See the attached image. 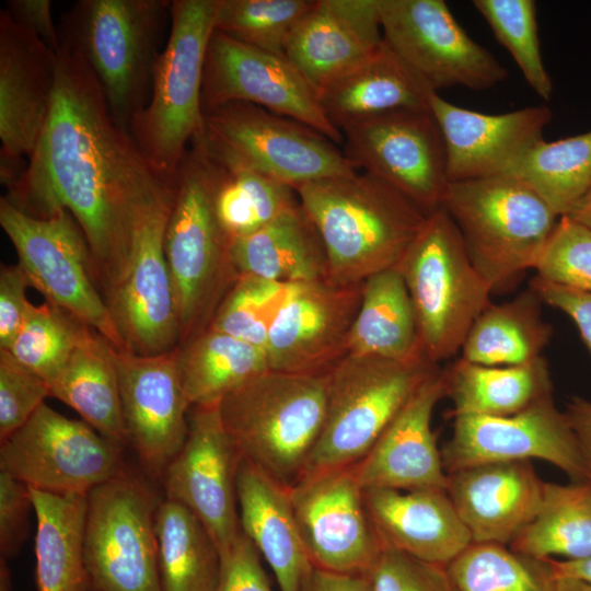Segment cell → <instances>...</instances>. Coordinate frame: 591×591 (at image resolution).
<instances>
[{"label":"cell","instance_id":"obj_2","mask_svg":"<svg viewBox=\"0 0 591 591\" xmlns=\"http://www.w3.org/2000/svg\"><path fill=\"white\" fill-rule=\"evenodd\" d=\"M296 193L324 244L328 280L337 285L396 267L429 216L368 173L309 182Z\"/></svg>","mask_w":591,"mask_h":591},{"label":"cell","instance_id":"obj_23","mask_svg":"<svg viewBox=\"0 0 591 591\" xmlns=\"http://www.w3.org/2000/svg\"><path fill=\"white\" fill-rule=\"evenodd\" d=\"M429 105L443 136L449 182L511 175L553 119L546 105L493 115L454 105L438 92Z\"/></svg>","mask_w":591,"mask_h":591},{"label":"cell","instance_id":"obj_22","mask_svg":"<svg viewBox=\"0 0 591 591\" xmlns=\"http://www.w3.org/2000/svg\"><path fill=\"white\" fill-rule=\"evenodd\" d=\"M179 347L155 355L116 351L125 426L147 474L161 482L188 432V405L179 374Z\"/></svg>","mask_w":591,"mask_h":591},{"label":"cell","instance_id":"obj_16","mask_svg":"<svg viewBox=\"0 0 591 591\" xmlns=\"http://www.w3.org/2000/svg\"><path fill=\"white\" fill-rule=\"evenodd\" d=\"M230 102L252 103L296 119L343 144V134L328 120L317 93L286 55L251 47L213 30L204 63L202 113Z\"/></svg>","mask_w":591,"mask_h":591},{"label":"cell","instance_id":"obj_58","mask_svg":"<svg viewBox=\"0 0 591 591\" xmlns=\"http://www.w3.org/2000/svg\"><path fill=\"white\" fill-rule=\"evenodd\" d=\"M566 216H570L575 220L591 228V187L580 199L573 210Z\"/></svg>","mask_w":591,"mask_h":591},{"label":"cell","instance_id":"obj_41","mask_svg":"<svg viewBox=\"0 0 591 591\" xmlns=\"http://www.w3.org/2000/svg\"><path fill=\"white\" fill-rule=\"evenodd\" d=\"M511 175L533 188L559 217L569 215L591 187V130L541 140Z\"/></svg>","mask_w":591,"mask_h":591},{"label":"cell","instance_id":"obj_52","mask_svg":"<svg viewBox=\"0 0 591 591\" xmlns=\"http://www.w3.org/2000/svg\"><path fill=\"white\" fill-rule=\"evenodd\" d=\"M30 280L19 264L0 268V349H8L23 325L31 302Z\"/></svg>","mask_w":591,"mask_h":591},{"label":"cell","instance_id":"obj_25","mask_svg":"<svg viewBox=\"0 0 591 591\" xmlns=\"http://www.w3.org/2000/svg\"><path fill=\"white\" fill-rule=\"evenodd\" d=\"M445 396V376L440 368L419 386L370 451L352 465L363 488L447 490L448 473L431 428L433 409Z\"/></svg>","mask_w":591,"mask_h":591},{"label":"cell","instance_id":"obj_55","mask_svg":"<svg viewBox=\"0 0 591 591\" xmlns=\"http://www.w3.org/2000/svg\"><path fill=\"white\" fill-rule=\"evenodd\" d=\"M576 436L580 453L591 480V402L576 396L566 405L564 410Z\"/></svg>","mask_w":591,"mask_h":591},{"label":"cell","instance_id":"obj_12","mask_svg":"<svg viewBox=\"0 0 591 591\" xmlns=\"http://www.w3.org/2000/svg\"><path fill=\"white\" fill-rule=\"evenodd\" d=\"M197 136L211 150L294 190L309 182L358 172L327 137L252 103L230 102L204 112Z\"/></svg>","mask_w":591,"mask_h":591},{"label":"cell","instance_id":"obj_9","mask_svg":"<svg viewBox=\"0 0 591 591\" xmlns=\"http://www.w3.org/2000/svg\"><path fill=\"white\" fill-rule=\"evenodd\" d=\"M396 268L413 302L425 355L437 364L450 359L491 303L493 291L442 208L428 216Z\"/></svg>","mask_w":591,"mask_h":591},{"label":"cell","instance_id":"obj_51","mask_svg":"<svg viewBox=\"0 0 591 591\" xmlns=\"http://www.w3.org/2000/svg\"><path fill=\"white\" fill-rule=\"evenodd\" d=\"M213 591H273L260 554L242 531L220 555L219 578Z\"/></svg>","mask_w":591,"mask_h":591},{"label":"cell","instance_id":"obj_47","mask_svg":"<svg viewBox=\"0 0 591 591\" xmlns=\"http://www.w3.org/2000/svg\"><path fill=\"white\" fill-rule=\"evenodd\" d=\"M534 269L546 282L591 292V228L560 216Z\"/></svg>","mask_w":591,"mask_h":591},{"label":"cell","instance_id":"obj_14","mask_svg":"<svg viewBox=\"0 0 591 591\" xmlns=\"http://www.w3.org/2000/svg\"><path fill=\"white\" fill-rule=\"evenodd\" d=\"M343 152L357 170L390 184L427 215L449 185L443 136L431 111L401 108L341 129Z\"/></svg>","mask_w":591,"mask_h":591},{"label":"cell","instance_id":"obj_18","mask_svg":"<svg viewBox=\"0 0 591 591\" xmlns=\"http://www.w3.org/2000/svg\"><path fill=\"white\" fill-rule=\"evenodd\" d=\"M441 453L447 473L486 463L542 460L573 482L589 480L576 436L553 395L510 416L453 417Z\"/></svg>","mask_w":591,"mask_h":591},{"label":"cell","instance_id":"obj_37","mask_svg":"<svg viewBox=\"0 0 591 591\" xmlns=\"http://www.w3.org/2000/svg\"><path fill=\"white\" fill-rule=\"evenodd\" d=\"M509 546L540 560L591 557V480L544 482L536 514Z\"/></svg>","mask_w":591,"mask_h":591},{"label":"cell","instance_id":"obj_26","mask_svg":"<svg viewBox=\"0 0 591 591\" xmlns=\"http://www.w3.org/2000/svg\"><path fill=\"white\" fill-rule=\"evenodd\" d=\"M543 485L531 461L499 462L448 473L447 493L472 543L509 545L536 514Z\"/></svg>","mask_w":591,"mask_h":591},{"label":"cell","instance_id":"obj_50","mask_svg":"<svg viewBox=\"0 0 591 591\" xmlns=\"http://www.w3.org/2000/svg\"><path fill=\"white\" fill-rule=\"evenodd\" d=\"M31 511H34L31 489L0 472V554L7 560L20 552L27 537Z\"/></svg>","mask_w":591,"mask_h":591},{"label":"cell","instance_id":"obj_20","mask_svg":"<svg viewBox=\"0 0 591 591\" xmlns=\"http://www.w3.org/2000/svg\"><path fill=\"white\" fill-rule=\"evenodd\" d=\"M173 199L174 195L160 200L141 215L134 230L125 278L106 298L127 349L138 355L179 347V325L164 250Z\"/></svg>","mask_w":591,"mask_h":591},{"label":"cell","instance_id":"obj_32","mask_svg":"<svg viewBox=\"0 0 591 591\" xmlns=\"http://www.w3.org/2000/svg\"><path fill=\"white\" fill-rule=\"evenodd\" d=\"M117 349L88 327L63 369L49 385L55 397L120 448L129 445L116 364Z\"/></svg>","mask_w":591,"mask_h":591},{"label":"cell","instance_id":"obj_30","mask_svg":"<svg viewBox=\"0 0 591 591\" xmlns=\"http://www.w3.org/2000/svg\"><path fill=\"white\" fill-rule=\"evenodd\" d=\"M431 90L384 42L318 92L328 120L341 131L385 112L430 111Z\"/></svg>","mask_w":591,"mask_h":591},{"label":"cell","instance_id":"obj_29","mask_svg":"<svg viewBox=\"0 0 591 591\" xmlns=\"http://www.w3.org/2000/svg\"><path fill=\"white\" fill-rule=\"evenodd\" d=\"M236 491L242 533L270 566L280 591H302L312 564L299 531L290 487L242 459Z\"/></svg>","mask_w":591,"mask_h":591},{"label":"cell","instance_id":"obj_33","mask_svg":"<svg viewBox=\"0 0 591 591\" xmlns=\"http://www.w3.org/2000/svg\"><path fill=\"white\" fill-rule=\"evenodd\" d=\"M347 354L396 361L427 358L410 296L396 267L362 282L361 302L349 332Z\"/></svg>","mask_w":591,"mask_h":591},{"label":"cell","instance_id":"obj_34","mask_svg":"<svg viewBox=\"0 0 591 591\" xmlns=\"http://www.w3.org/2000/svg\"><path fill=\"white\" fill-rule=\"evenodd\" d=\"M450 416H510L553 395L548 363L544 357L521 366H483L459 358L443 369Z\"/></svg>","mask_w":591,"mask_h":591},{"label":"cell","instance_id":"obj_31","mask_svg":"<svg viewBox=\"0 0 591 591\" xmlns=\"http://www.w3.org/2000/svg\"><path fill=\"white\" fill-rule=\"evenodd\" d=\"M231 255L240 277L283 285L328 279L324 244L301 205L233 240Z\"/></svg>","mask_w":591,"mask_h":591},{"label":"cell","instance_id":"obj_28","mask_svg":"<svg viewBox=\"0 0 591 591\" xmlns=\"http://www.w3.org/2000/svg\"><path fill=\"white\" fill-rule=\"evenodd\" d=\"M372 523L386 546L447 566L472 538L445 489L364 488Z\"/></svg>","mask_w":591,"mask_h":591},{"label":"cell","instance_id":"obj_42","mask_svg":"<svg viewBox=\"0 0 591 591\" xmlns=\"http://www.w3.org/2000/svg\"><path fill=\"white\" fill-rule=\"evenodd\" d=\"M445 569L456 591H554L557 580L548 559L496 543H471Z\"/></svg>","mask_w":591,"mask_h":591},{"label":"cell","instance_id":"obj_56","mask_svg":"<svg viewBox=\"0 0 591 591\" xmlns=\"http://www.w3.org/2000/svg\"><path fill=\"white\" fill-rule=\"evenodd\" d=\"M302 591H370L366 575L334 572L312 565Z\"/></svg>","mask_w":591,"mask_h":591},{"label":"cell","instance_id":"obj_59","mask_svg":"<svg viewBox=\"0 0 591 591\" xmlns=\"http://www.w3.org/2000/svg\"><path fill=\"white\" fill-rule=\"evenodd\" d=\"M554 591H591V584L573 578H557Z\"/></svg>","mask_w":591,"mask_h":591},{"label":"cell","instance_id":"obj_13","mask_svg":"<svg viewBox=\"0 0 591 591\" xmlns=\"http://www.w3.org/2000/svg\"><path fill=\"white\" fill-rule=\"evenodd\" d=\"M121 450L85 421L70 419L44 403L0 442V472L31 489L88 496L128 470Z\"/></svg>","mask_w":591,"mask_h":591},{"label":"cell","instance_id":"obj_49","mask_svg":"<svg viewBox=\"0 0 591 591\" xmlns=\"http://www.w3.org/2000/svg\"><path fill=\"white\" fill-rule=\"evenodd\" d=\"M370 591H456L445 566L384 545L366 573Z\"/></svg>","mask_w":591,"mask_h":591},{"label":"cell","instance_id":"obj_39","mask_svg":"<svg viewBox=\"0 0 591 591\" xmlns=\"http://www.w3.org/2000/svg\"><path fill=\"white\" fill-rule=\"evenodd\" d=\"M216 169L215 204L233 240L250 235L300 205L296 190L210 148L196 136Z\"/></svg>","mask_w":591,"mask_h":591},{"label":"cell","instance_id":"obj_5","mask_svg":"<svg viewBox=\"0 0 591 591\" xmlns=\"http://www.w3.org/2000/svg\"><path fill=\"white\" fill-rule=\"evenodd\" d=\"M217 9L218 0L171 1V30L154 66L150 97L130 124L146 160L170 181L204 128V63Z\"/></svg>","mask_w":591,"mask_h":591},{"label":"cell","instance_id":"obj_10","mask_svg":"<svg viewBox=\"0 0 591 591\" xmlns=\"http://www.w3.org/2000/svg\"><path fill=\"white\" fill-rule=\"evenodd\" d=\"M0 225L14 246L31 287L46 301L104 336L117 350H128L105 299L97 289L88 240L68 210L34 218L0 199Z\"/></svg>","mask_w":591,"mask_h":591},{"label":"cell","instance_id":"obj_7","mask_svg":"<svg viewBox=\"0 0 591 591\" xmlns=\"http://www.w3.org/2000/svg\"><path fill=\"white\" fill-rule=\"evenodd\" d=\"M170 0H80L62 22L96 77L109 112L123 129L147 105Z\"/></svg>","mask_w":591,"mask_h":591},{"label":"cell","instance_id":"obj_17","mask_svg":"<svg viewBox=\"0 0 591 591\" xmlns=\"http://www.w3.org/2000/svg\"><path fill=\"white\" fill-rule=\"evenodd\" d=\"M299 531L314 567L366 575L384 544L352 465L301 477L290 487Z\"/></svg>","mask_w":591,"mask_h":591},{"label":"cell","instance_id":"obj_15","mask_svg":"<svg viewBox=\"0 0 591 591\" xmlns=\"http://www.w3.org/2000/svg\"><path fill=\"white\" fill-rule=\"evenodd\" d=\"M387 46L433 91L463 86L486 91L507 69L479 45L442 0H379Z\"/></svg>","mask_w":591,"mask_h":591},{"label":"cell","instance_id":"obj_48","mask_svg":"<svg viewBox=\"0 0 591 591\" xmlns=\"http://www.w3.org/2000/svg\"><path fill=\"white\" fill-rule=\"evenodd\" d=\"M50 397L49 384L0 349V442L19 430Z\"/></svg>","mask_w":591,"mask_h":591},{"label":"cell","instance_id":"obj_8","mask_svg":"<svg viewBox=\"0 0 591 591\" xmlns=\"http://www.w3.org/2000/svg\"><path fill=\"white\" fill-rule=\"evenodd\" d=\"M439 364L347 354L326 372L325 420L301 477L354 465ZM300 477V478H301Z\"/></svg>","mask_w":591,"mask_h":591},{"label":"cell","instance_id":"obj_60","mask_svg":"<svg viewBox=\"0 0 591 591\" xmlns=\"http://www.w3.org/2000/svg\"><path fill=\"white\" fill-rule=\"evenodd\" d=\"M13 583L11 578V571L9 569L7 559L0 557V591H13Z\"/></svg>","mask_w":591,"mask_h":591},{"label":"cell","instance_id":"obj_35","mask_svg":"<svg viewBox=\"0 0 591 591\" xmlns=\"http://www.w3.org/2000/svg\"><path fill=\"white\" fill-rule=\"evenodd\" d=\"M31 495L36 518L37 591H91L83 548L88 496L35 489Z\"/></svg>","mask_w":591,"mask_h":591},{"label":"cell","instance_id":"obj_57","mask_svg":"<svg viewBox=\"0 0 591 591\" xmlns=\"http://www.w3.org/2000/svg\"><path fill=\"white\" fill-rule=\"evenodd\" d=\"M548 560L556 578H573L591 584V557L579 560Z\"/></svg>","mask_w":591,"mask_h":591},{"label":"cell","instance_id":"obj_46","mask_svg":"<svg viewBox=\"0 0 591 591\" xmlns=\"http://www.w3.org/2000/svg\"><path fill=\"white\" fill-rule=\"evenodd\" d=\"M288 287L254 277H240L219 305L208 328L265 351L270 324Z\"/></svg>","mask_w":591,"mask_h":591},{"label":"cell","instance_id":"obj_53","mask_svg":"<svg viewBox=\"0 0 591 591\" xmlns=\"http://www.w3.org/2000/svg\"><path fill=\"white\" fill-rule=\"evenodd\" d=\"M530 287L541 301L569 316L591 354V292L575 290L546 282L534 277Z\"/></svg>","mask_w":591,"mask_h":591},{"label":"cell","instance_id":"obj_1","mask_svg":"<svg viewBox=\"0 0 591 591\" xmlns=\"http://www.w3.org/2000/svg\"><path fill=\"white\" fill-rule=\"evenodd\" d=\"M27 160L3 197L34 218L68 210L88 240L106 300L127 273L137 221L174 195L176 179L152 169L114 120L84 58L61 36L50 112Z\"/></svg>","mask_w":591,"mask_h":591},{"label":"cell","instance_id":"obj_43","mask_svg":"<svg viewBox=\"0 0 591 591\" xmlns=\"http://www.w3.org/2000/svg\"><path fill=\"white\" fill-rule=\"evenodd\" d=\"M88 327L47 301L39 305L31 303L22 327L7 350L50 385Z\"/></svg>","mask_w":591,"mask_h":591},{"label":"cell","instance_id":"obj_19","mask_svg":"<svg viewBox=\"0 0 591 591\" xmlns=\"http://www.w3.org/2000/svg\"><path fill=\"white\" fill-rule=\"evenodd\" d=\"M241 460L222 425L219 404L193 406L186 440L161 479L164 498L201 522L220 555L241 533L236 491Z\"/></svg>","mask_w":591,"mask_h":591},{"label":"cell","instance_id":"obj_24","mask_svg":"<svg viewBox=\"0 0 591 591\" xmlns=\"http://www.w3.org/2000/svg\"><path fill=\"white\" fill-rule=\"evenodd\" d=\"M57 53L0 12V161L30 158L47 121L56 84Z\"/></svg>","mask_w":591,"mask_h":591},{"label":"cell","instance_id":"obj_6","mask_svg":"<svg viewBox=\"0 0 591 591\" xmlns=\"http://www.w3.org/2000/svg\"><path fill=\"white\" fill-rule=\"evenodd\" d=\"M441 208L493 292L534 269L559 219L533 188L512 175L450 182Z\"/></svg>","mask_w":591,"mask_h":591},{"label":"cell","instance_id":"obj_54","mask_svg":"<svg viewBox=\"0 0 591 591\" xmlns=\"http://www.w3.org/2000/svg\"><path fill=\"white\" fill-rule=\"evenodd\" d=\"M4 10L57 53L60 34L53 20L50 0H9Z\"/></svg>","mask_w":591,"mask_h":591},{"label":"cell","instance_id":"obj_44","mask_svg":"<svg viewBox=\"0 0 591 591\" xmlns=\"http://www.w3.org/2000/svg\"><path fill=\"white\" fill-rule=\"evenodd\" d=\"M315 0H218L215 30L251 47L285 55L287 42Z\"/></svg>","mask_w":591,"mask_h":591},{"label":"cell","instance_id":"obj_21","mask_svg":"<svg viewBox=\"0 0 591 591\" xmlns=\"http://www.w3.org/2000/svg\"><path fill=\"white\" fill-rule=\"evenodd\" d=\"M362 282L328 279L289 285L268 331L270 370L325 373L347 355V340L361 302Z\"/></svg>","mask_w":591,"mask_h":591},{"label":"cell","instance_id":"obj_4","mask_svg":"<svg viewBox=\"0 0 591 591\" xmlns=\"http://www.w3.org/2000/svg\"><path fill=\"white\" fill-rule=\"evenodd\" d=\"M325 410V373L267 370L219 403L222 425L240 456L287 487L302 476Z\"/></svg>","mask_w":591,"mask_h":591},{"label":"cell","instance_id":"obj_45","mask_svg":"<svg viewBox=\"0 0 591 591\" xmlns=\"http://www.w3.org/2000/svg\"><path fill=\"white\" fill-rule=\"evenodd\" d=\"M499 42L512 56L530 88L543 100L553 93V82L544 67L533 0H474Z\"/></svg>","mask_w":591,"mask_h":591},{"label":"cell","instance_id":"obj_40","mask_svg":"<svg viewBox=\"0 0 591 591\" xmlns=\"http://www.w3.org/2000/svg\"><path fill=\"white\" fill-rule=\"evenodd\" d=\"M155 532L163 591H213L220 553L201 522L184 506L163 498Z\"/></svg>","mask_w":591,"mask_h":591},{"label":"cell","instance_id":"obj_38","mask_svg":"<svg viewBox=\"0 0 591 591\" xmlns=\"http://www.w3.org/2000/svg\"><path fill=\"white\" fill-rule=\"evenodd\" d=\"M178 366L190 407L219 404L242 383L270 370L263 349L212 328L179 346Z\"/></svg>","mask_w":591,"mask_h":591},{"label":"cell","instance_id":"obj_36","mask_svg":"<svg viewBox=\"0 0 591 591\" xmlns=\"http://www.w3.org/2000/svg\"><path fill=\"white\" fill-rule=\"evenodd\" d=\"M542 301L529 287L510 301L490 303L462 345L461 358L483 366H521L543 357L553 327L542 317Z\"/></svg>","mask_w":591,"mask_h":591},{"label":"cell","instance_id":"obj_11","mask_svg":"<svg viewBox=\"0 0 591 591\" xmlns=\"http://www.w3.org/2000/svg\"><path fill=\"white\" fill-rule=\"evenodd\" d=\"M84 560L91 591H163L155 514L162 499L134 472L86 497Z\"/></svg>","mask_w":591,"mask_h":591},{"label":"cell","instance_id":"obj_3","mask_svg":"<svg viewBox=\"0 0 591 591\" xmlns=\"http://www.w3.org/2000/svg\"><path fill=\"white\" fill-rule=\"evenodd\" d=\"M216 169L196 139L176 175L164 234L179 325V346L206 331L219 305L239 280L232 239L217 215Z\"/></svg>","mask_w":591,"mask_h":591},{"label":"cell","instance_id":"obj_27","mask_svg":"<svg viewBox=\"0 0 591 591\" xmlns=\"http://www.w3.org/2000/svg\"><path fill=\"white\" fill-rule=\"evenodd\" d=\"M382 42L379 0H315L292 31L285 55L318 94Z\"/></svg>","mask_w":591,"mask_h":591}]
</instances>
